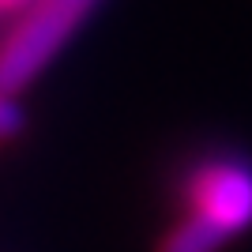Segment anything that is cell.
<instances>
[{"label":"cell","mask_w":252,"mask_h":252,"mask_svg":"<svg viewBox=\"0 0 252 252\" xmlns=\"http://www.w3.org/2000/svg\"><path fill=\"white\" fill-rule=\"evenodd\" d=\"M94 0H42L0 45V94H15L42 72Z\"/></svg>","instance_id":"obj_1"},{"label":"cell","mask_w":252,"mask_h":252,"mask_svg":"<svg viewBox=\"0 0 252 252\" xmlns=\"http://www.w3.org/2000/svg\"><path fill=\"white\" fill-rule=\"evenodd\" d=\"M189 215L207 222L230 241L252 226V169L233 158H215L192 169L185 185Z\"/></svg>","instance_id":"obj_2"},{"label":"cell","mask_w":252,"mask_h":252,"mask_svg":"<svg viewBox=\"0 0 252 252\" xmlns=\"http://www.w3.org/2000/svg\"><path fill=\"white\" fill-rule=\"evenodd\" d=\"M222 245H226V237H222L215 226H207V222L189 215L185 222H177V226L162 237L158 252H219Z\"/></svg>","instance_id":"obj_3"},{"label":"cell","mask_w":252,"mask_h":252,"mask_svg":"<svg viewBox=\"0 0 252 252\" xmlns=\"http://www.w3.org/2000/svg\"><path fill=\"white\" fill-rule=\"evenodd\" d=\"M23 128V113L11 102V94H0V139H11Z\"/></svg>","instance_id":"obj_4"},{"label":"cell","mask_w":252,"mask_h":252,"mask_svg":"<svg viewBox=\"0 0 252 252\" xmlns=\"http://www.w3.org/2000/svg\"><path fill=\"white\" fill-rule=\"evenodd\" d=\"M23 0H0V11H11V8H19Z\"/></svg>","instance_id":"obj_5"}]
</instances>
